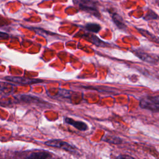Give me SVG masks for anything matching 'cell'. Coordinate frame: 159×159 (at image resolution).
I'll return each mask as SVG.
<instances>
[{
	"label": "cell",
	"instance_id": "obj_14",
	"mask_svg": "<svg viewBox=\"0 0 159 159\" xmlns=\"http://www.w3.org/2000/svg\"><path fill=\"white\" fill-rule=\"evenodd\" d=\"M105 141L113 144H120L122 142L121 139L117 137H109L105 139Z\"/></svg>",
	"mask_w": 159,
	"mask_h": 159
},
{
	"label": "cell",
	"instance_id": "obj_10",
	"mask_svg": "<svg viewBox=\"0 0 159 159\" xmlns=\"http://www.w3.org/2000/svg\"><path fill=\"white\" fill-rule=\"evenodd\" d=\"M101 28L100 25L95 23H88L84 25V29L86 30H87L88 32L93 33L98 32L101 30Z\"/></svg>",
	"mask_w": 159,
	"mask_h": 159
},
{
	"label": "cell",
	"instance_id": "obj_15",
	"mask_svg": "<svg viewBox=\"0 0 159 159\" xmlns=\"http://www.w3.org/2000/svg\"><path fill=\"white\" fill-rule=\"evenodd\" d=\"M116 159H135V158L127 155H120L116 158Z\"/></svg>",
	"mask_w": 159,
	"mask_h": 159
},
{
	"label": "cell",
	"instance_id": "obj_6",
	"mask_svg": "<svg viewBox=\"0 0 159 159\" xmlns=\"http://www.w3.org/2000/svg\"><path fill=\"white\" fill-rule=\"evenodd\" d=\"M111 17H112V19L114 23L119 29L125 30V31L127 30V27L124 22V20L123 19V18L122 17V16L120 15H119L117 12H112Z\"/></svg>",
	"mask_w": 159,
	"mask_h": 159
},
{
	"label": "cell",
	"instance_id": "obj_2",
	"mask_svg": "<svg viewBox=\"0 0 159 159\" xmlns=\"http://www.w3.org/2000/svg\"><path fill=\"white\" fill-rule=\"evenodd\" d=\"M139 105L141 108L158 112L159 111L158 96H147L142 98Z\"/></svg>",
	"mask_w": 159,
	"mask_h": 159
},
{
	"label": "cell",
	"instance_id": "obj_13",
	"mask_svg": "<svg viewBox=\"0 0 159 159\" xmlns=\"http://www.w3.org/2000/svg\"><path fill=\"white\" fill-rule=\"evenodd\" d=\"M144 19L148 20L151 19H158V15L152 10L149 9L147 12V14L144 17Z\"/></svg>",
	"mask_w": 159,
	"mask_h": 159
},
{
	"label": "cell",
	"instance_id": "obj_8",
	"mask_svg": "<svg viewBox=\"0 0 159 159\" xmlns=\"http://www.w3.org/2000/svg\"><path fill=\"white\" fill-rule=\"evenodd\" d=\"M84 37L92 43L94 44L96 46L101 47H106V43L101 40L100 39H99L97 36L91 34H86L84 35Z\"/></svg>",
	"mask_w": 159,
	"mask_h": 159
},
{
	"label": "cell",
	"instance_id": "obj_11",
	"mask_svg": "<svg viewBox=\"0 0 159 159\" xmlns=\"http://www.w3.org/2000/svg\"><path fill=\"white\" fill-rule=\"evenodd\" d=\"M138 30H139V31L140 32V33L141 34H142L143 36H145L146 38H147L150 40L153 41V42H155L156 43H158V38H157L155 35H153V34H152L151 33H150L147 30L142 29H139Z\"/></svg>",
	"mask_w": 159,
	"mask_h": 159
},
{
	"label": "cell",
	"instance_id": "obj_1",
	"mask_svg": "<svg viewBox=\"0 0 159 159\" xmlns=\"http://www.w3.org/2000/svg\"><path fill=\"white\" fill-rule=\"evenodd\" d=\"M74 4L79 10L87 12L98 19L101 14L98 9L99 3L96 0H73Z\"/></svg>",
	"mask_w": 159,
	"mask_h": 159
},
{
	"label": "cell",
	"instance_id": "obj_16",
	"mask_svg": "<svg viewBox=\"0 0 159 159\" xmlns=\"http://www.w3.org/2000/svg\"><path fill=\"white\" fill-rule=\"evenodd\" d=\"M8 37H9V35L7 34L0 31V38L6 39H8Z\"/></svg>",
	"mask_w": 159,
	"mask_h": 159
},
{
	"label": "cell",
	"instance_id": "obj_5",
	"mask_svg": "<svg viewBox=\"0 0 159 159\" xmlns=\"http://www.w3.org/2000/svg\"><path fill=\"white\" fill-rule=\"evenodd\" d=\"M64 120L66 124L73 126L74 127H75L76 129H77L78 130H80L84 131L88 129L87 124L83 122L75 120L70 117H65Z\"/></svg>",
	"mask_w": 159,
	"mask_h": 159
},
{
	"label": "cell",
	"instance_id": "obj_7",
	"mask_svg": "<svg viewBox=\"0 0 159 159\" xmlns=\"http://www.w3.org/2000/svg\"><path fill=\"white\" fill-rule=\"evenodd\" d=\"M137 57H139V58H140L141 60L147 61L148 63H157L158 62V59H155V58H153V57H151L149 54L145 53L143 51H142L139 49L138 50H135L134 52Z\"/></svg>",
	"mask_w": 159,
	"mask_h": 159
},
{
	"label": "cell",
	"instance_id": "obj_3",
	"mask_svg": "<svg viewBox=\"0 0 159 159\" xmlns=\"http://www.w3.org/2000/svg\"><path fill=\"white\" fill-rule=\"evenodd\" d=\"M45 145L52 147H56L58 148H61L68 152H75L76 147H74L73 145H71V144L61 140L58 139H53V140H50L45 142L44 143Z\"/></svg>",
	"mask_w": 159,
	"mask_h": 159
},
{
	"label": "cell",
	"instance_id": "obj_12",
	"mask_svg": "<svg viewBox=\"0 0 159 159\" xmlns=\"http://www.w3.org/2000/svg\"><path fill=\"white\" fill-rule=\"evenodd\" d=\"M20 99L21 100L25 102H40V100L39 98L30 96H26V95L21 96Z\"/></svg>",
	"mask_w": 159,
	"mask_h": 159
},
{
	"label": "cell",
	"instance_id": "obj_9",
	"mask_svg": "<svg viewBox=\"0 0 159 159\" xmlns=\"http://www.w3.org/2000/svg\"><path fill=\"white\" fill-rule=\"evenodd\" d=\"M52 157L51 153L45 151H39L32 153L27 159H48Z\"/></svg>",
	"mask_w": 159,
	"mask_h": 159
},
{
	"label": "cell",
	"instance_id": "obj_4",
	"mask_svg": "<svg viewBox=\"0 0 159 159\" xmlns=\"http://www.w3.org/2000/svg\"><path fill=\"white\" fill-rule=\"evenodd\" d=\"M5 79L7 81L22 84H31L37 83H40L42 81L41 80L38 79H30V78H22V77H6Z\"/></svg>",
	"mask_w": 159,
	"mask_h": 159
}]
</instances>
